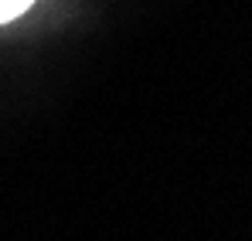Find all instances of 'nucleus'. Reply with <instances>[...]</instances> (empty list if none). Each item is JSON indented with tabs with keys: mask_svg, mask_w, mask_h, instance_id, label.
I'll return each instance as SVG.
<instances>
[{
	"mask_svg": "<svg viewBox=\"0 0 252 241\" xmlns=\"http://www.w3.org/2000/svg\"><path fill=\"white\" fill-rule=\"evenodd\" d=\"M31 3H34V0H0V24H7V21L21 17Z\"/></svg>",
	"mask_w": 252,
	"mask_h": 241,
	"instance_id": "1",
	"label": "nucleus"
}]
</instances>
